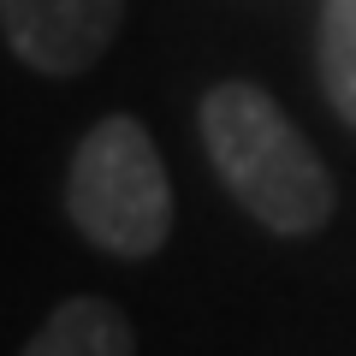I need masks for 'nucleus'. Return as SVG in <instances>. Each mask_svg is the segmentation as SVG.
Wrapping results in <instances>:
<instances>
[{
    "label": "nucleus",
    "instance_id": "1",
    "mask_svg": "<svg viewBox=\"0 0 356 356\" xmlns=\"http://www.w3.org/2000/svg\"><path fill=\"white\" fill-rule=\"evenodd\" d=\"M202 149L238 208L273 238H309L332 220V172L285 107L255 83H214L202 95Z\"/></svg>",
    "mask_w": 356,
    "mask_h": 356
},
{
    "label": "nucleus",
    "instance_id": "2",
    "mask_svg": "<svg viewBox=\"0 0 356 356\" xmlns=\"http://www.w3.org/2000/svg\"><path fill=\"white\" fill-rule=\"evenodd\" d=\"M65 214L83 243L125 261H143L172 238V178L143 119L107 113L77 137L65 166Z\"/></svg>",
    "mask_w": 356,
    "mask_h": 356
},
{
    "label": "nucleus",
    "instance_id": "3",
    "mask_svg": "<svg viewBox=\"0 0 356 356\" xmlns=\"http://www.w3.org/2000/svg\"><path fill=\"white\" fill-rule=\"evenodd\" d=\"M125 0H0V36L30 72L77 77L113 48Z\"/></svg>",
    "mask_w": 356,
    "mask_h": 356
},
{
    "label": "nucleus",
    "instance_id": "4",
    "mask_svg": "<svg viewBox=\"0 0 356 356\" xmlns=\"http://www.w3.org/2000/svg\"><path fill=\"white\" fill-rule=\"evenodd\" d=\"M18 356H137V327L113 297H65Z\"/></svg>",
    "mask_w": 356,
    "mask_h": 356
},
{
    "label": "nucleus",
    "instance_id": "5",
    "mask_svg": "<svg viewBox=\"0 0 356 356\" xmlns=\"http://www.w3.org/2000/svg\"><path fill=\"white\" fill-rule=\"evenodd\" d=\"M315 65L332 113L356 131V0H321V30H315Z\"/></svg>",
    "mask_w": 356,
    "mask_h": 356
}]
</instances>
